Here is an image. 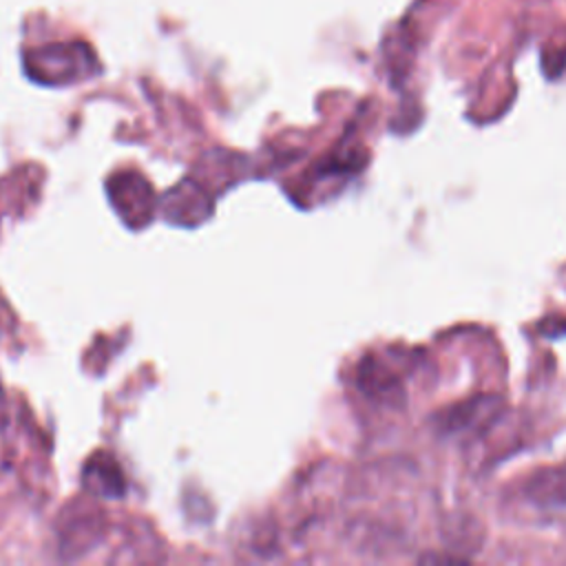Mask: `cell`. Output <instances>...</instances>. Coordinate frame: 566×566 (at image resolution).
Masks as SVG:
<instances>
[]
</instances>
